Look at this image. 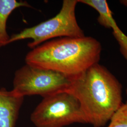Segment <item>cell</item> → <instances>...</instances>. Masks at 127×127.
I'll use <instances>...</instances> for the list:
<instances>
[{
    "instance_id": "7a4b0ae2",
    "label": "cell",
    "mask_w": 127,
    "mask_h": 127,
    "mask_svg": "<svg viewBox=\"0 0 127 127\" xmlns=\"http://www.w3.org/2000/svg\"><path fill=\"white\" fill-rule=\"evenodd\" d=\"M101 51L100 42L92 37H63L32 49L25 61L33 66L73 78L99 63Z\"/></svg>"
},
{
    "instance_id": "52a82bcc",
    "label": "cell",
    "mask_w": 127,
    "mask_h": 127,
    "mask_svg": "<svg viewBox=\"0 0 127 127\" xmlns=\"http://www.w3.org/2000/svg\"><path fill=\"white\" fill-rule=\"evenodd\" d=\"M24 97L12 91L0 90V127H14Z\"/></svg>"
},
{
    "instance_id": "ba28073f",
    "label": "cell",
    "mask_w": 127,
    "mask_h": 127,
    "mask_svg": "<svg viewBox=\"0 0 127 127\" xmlns=\"http://www.w3.org/2000/svg\"><path fill=\"white\" fill-rule=\"evenodd\" d=\"M22 7H31L26 1L0 0V47L7 45L10 39L6 30L9 15L15 9Z\"/></svg>"
},
{
    "instance_id": "8992f818",
    "label": "cell",
    "mask_w": 127,
    "mask_h": 127,
    "mask_svg": "<svg viewBox=\"0 0 127 127\" xmlns=\"http://www.w3.org/2000/svg\"><path fill=\"white\" fill-rule=\"evenodd\" d=\"M78 2L90 6L98 13V22L104 27L112 30L113 34L120 46V52L127 61V36L118 27L106 0H78Z\"/></svg>"
},
{
    "instance_id": "5b68a950",
    "label": "cell",
    "mask_w": 127,
    "mask_h": 127,
    "mask_svg": "<svg viewBox=\"0 0 127 127\" xmlns=\"http://www.w3.org/2000/svg\"><path fill=\"white\" fill-rule=\"evenodd\" d=\"M73 78L54 71L38 68L28 64L15 73L12 91L17 95H40L43 97L67 91Z\"/></svg>"
},
{
    "instance_id": "30bf717a",
    "label": "cell",
    "mask_w": 127,
    "mask_h": 127,
    "mask_svg": "<svg viewBox=\"0 0 127 127\" xmlns=\"http://www.w3.org/2000/svg\"><path fill=\"white\" fill-rule=\"evenodd\" d=\"M126 93H127V90H126Z\"/></svg>"
},
{
    "instance_id": "277c9868",
    "label": "cell",
    "mask_w": 127,
    "mask_h": 127,
    "mask_svg": "<svg viewBox=\"0 0 127 127\" xmlns=\"http://www.w3.org/2000/svg\"><path fill=\"white\" fill-rule=\"evenodd\" d=\"M37 127H64L73 123H87L77 98L67 91L45 97L31 116Z\"/></svg>"
},
{
    "instance_id": "6da1fadb",
    "label": "cell",
    "mask_w": 127,
    "mask_h": 127,
    "mask_svg": "<svg viewBox=\"0 0 127 127\" xmlns=\"http://www.w3.org/2000/svg\"><path fill=\"white\" fill-rule=\"evenodd\" d=\"M67 92L77 98L87 123L102 127L122 104V86L105 66L96 64L73 77Z\"/></svg>"
},
{
    "instance_id": "9c48e42d",
    "label": "cell",
    "mask_w": 127,
    "mask_h": 127,
    "mask_svg": "<svg viewBox=\"0 0 127 127\" xmlns=\"http://www.w3.org/2000/svg\"><path fill=\"white\" fill-rule=\"evenodd\" d=\"M107 127H127V101L114 113Z\"/></svg>"
},
{
    "instance_id": "3957f363",
    "label": "cell",
    "mask_w": 127,
    "mask_h": 127,
    "mask_svg": "<svg viewBox=\"0 0 127 127\" xmlns=\"http://www.w3.org/2000/svg\"><path fill=\"white\" fill-rule=\"evenodd\" d=\"M78 3V0H64L60 11L54 17L12 35L8 44L16 41L31 39L27 46L33 49L46 41L57 37L85 36L76 18L75 8Z\"/></svg>"
}]
</instances>
